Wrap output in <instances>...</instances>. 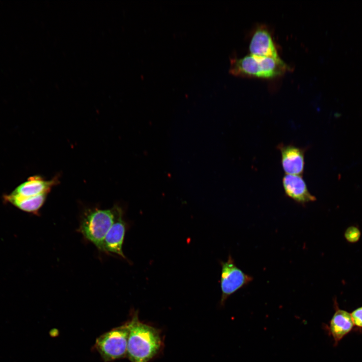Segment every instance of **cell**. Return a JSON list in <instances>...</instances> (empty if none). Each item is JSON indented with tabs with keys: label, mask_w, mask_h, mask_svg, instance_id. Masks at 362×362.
Segmentation results:
<instances>
[{
	"label": "cell",
	"mask_w": 362,
	"mask_h": 362,
	"mask_svg": "<svg viewBox=\"0 0 362 362\" xmlns=\"http://www.w3.org/2000/svg\"><path fill=\"white\" fill-rule=\"evenodd\" d=\"M278 148L281 154L283 169L288 174L302 175L305 166V148L281 143Z\"/></svg>",
	"instance_id": "cell-8"
},
{
	"label": "cell",
	"mask_w": 362,
	"mask_h": 362,
	"mask_svg": "<svg viewBox=\"0 0 362 362\" xmlns=\"http://www.w3.org/2000/svg\"><path fill=\"white\" fill-rule=\"evenodd\" d=\"M129 333L128 322L98 337L95 346L105 362L127 357Z\"/></svg>",
	"instance_id": "cell-4"
},
{
	"label": "cell",
	"mask_w": 362,
	"mask_h": 362,
	"mask_svg": "<svg viewBox=\"0 0 362 362\" xmlns=\"http://www.w3.org/2000/svg\"><path fill=\"white\" fill-rule=\"evenodd\" d=\"M250 55L260 57H280L269 31L265 28L257 29L249 44Z\"/></svg>",
	"instance_id": "cell-10"
},
{
	"label": "cell",
	"mask_w": 362,
	"mask_h": 362,
	"mask_svg": "<svg viewBox=\"0 0 362 362\" xmlns=\"http://www.w3.org/2000/svg\"><path fill=\"white\" fill-rule=\"evenodd\" d=\"M121 208L115 206L114 221L107 232L103 243V251L116 254L126 258L122 246L126 231V225Z\"/></svg>",
	"instance_id": "cell-7"
},
{
	"label": "cell",
	"mask_w": 362,
	"mask_h": 362,
	"mask_svg": "<svg viewBox=\"0 0 362 362\" xmlns=\"http://www.w3.org/2000/svg\"><path fill=\"white\" fill-rule=\"evenodd\" d=\"M221 274L220 303L224 305L227 298L237 291L247 285L253 277L243 272L235 264L234 259L229 254L226 261H220Z\"/></svg>",
	"instance_id": "cell-5"
},
{
	"label": "cell",
	"mask_w": 362,
	"mask_h": 362,
	"mask_svg": "<svg viewBox=\"0 0 362 362\" xmlns=\"http://www.w3.org/2000/svg\"><path fill=\"white\" fill-rule=\"evenodd\" d=\"M127 357L131 362H148L160 350L162 339L157 328L140 322L135 313L128 322Z\"/></svg>",
	"instance_id": "cell-1"
},
{
	"label": "cell",
	"mask_w": 362,
	"mask_h": 362,
	"mask_svg": "<svg viewBox=\"0 0 362 362\" xmlns=\"http://www.w3.org/2000/svg\"><path fill=\"white\" fill-rule=\"evenodd\" d=\"M335 311L328 324H323V328L328 335L332 338L334 346L352 331H355L354 326L350 313L340 309L335 300L334 301Z\"/></svg>",
	"instance_id": "cell-6"
},
{
	"label": "cell",
	"mask_w": 362,
	"mask_h": 362,
	"mask_svg": "<svg viewBox=\"0 0 362 362\" xmlns=\"http://www.w3.org/2000/svg\"><path fill=\"white\" fill-rule=\"evenodd\" d=\"M57 177L45 180L40 175H34L19 185L12 193L24 197H33L43 193H49L51 188L58 182Z\"/></svg>",
	"instance_id": "cell-11"
},
{
	"label": "cell",
	"mask_w": 362,
	"mask_h": 362,
	"mask_svg": "<svg viewBox=\"0 0 362 362\" xmlns=\"http://www.w3.org/2000/svg\"><path fill=\"white\" fill-rule=\"evenodd\" d=\"M360 234V231L358 228L351 226L346 229L344 237L349 242L355 243L359 239Z\"/></svg>",
	"instance_id": "cell-14"
},
{
	"label": "cell",
	"mask_w": 362,
	"mask_h": 362,
	"mask_svg": "<svg viewBox=\"0 0 362 362\" xmlns=\"http://www.w3.org/2000/svg\"><path fill=\"white\" fill-rule=\"evenodd\" d=\"M282 183L286 195L297 203L305 205L316 199L309 191L301 175L286 174Z\"/></svg>",
	"instance_id": "cell-9"
},
{
	"label": "cell",
	"mask_w": 362,
	"mask_h": 362,
	"mask_svg": "<svg viewBox=\"0 0 362 362\" xmlns=\"http://www.w3.org/2000/svg\"><path fill=\"white\" fill-rule=\"evenodd\" d=\"M115 206L110 209H89L83 214L79 230L83 236L103 251L105 237L115 218Z\"/></svg>",
	"instance_id": "cell-3"
},
{
	"label": "cell",
	"mask_w": 362,
	"mask_h": 362,
	"mask_svg": "<svg viewBox=\"0 0 362 362\" xmlns=\"http://www.w3.org/2000/svg\"><path fill=\"white\" fill-rule=\"evenodd\" d=\"M350 315L354 326L355 331H362V306L353 310Z\"/></svg>",
	"instance_id": "cell-13"
},
{
	"label": "cell",
	"mask_w": 362,
	"mask_h": 362,
	"mask_svg": "<svg viewBox=\"0 0 362 362\" xmlns=\"http://www.w3.org/2000/svg\"><path fill=\"white\" fill-rule=\"evenodd\" d=\"M289 68L280 57H260L250 54L231 59L229 72L236 76L271 79L283 75Z\"/></svg>",
	"instance_id": "cell-2"
},
{
	"label": "cell",
	"mask_w": 362,
	"mask_h": 362,
	"mask_svg": "<svg viewBox=\"0 0 362 362\" xmlns=\"http://www.w3.org/2000/svg\"><path fill=\"white\" fill-rule=\"evenodd\" d=\"M48 193L24 197L12 194L3 196L4 201L27 213L37 214L44 205Z\"/></svg>",
	"instance_id": "cell-12"
}]
</instances>
